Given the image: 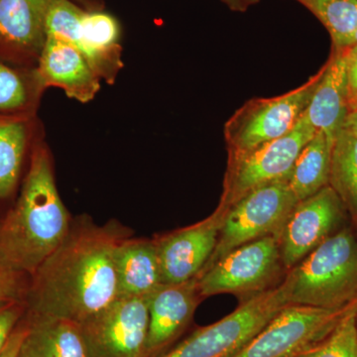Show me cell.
Segmentation results:
<instances>
[{
  "instance_id": "5b68a950",
  "label": "cell",
  "mask_w": 357,
  "mask_h": 357,
  "mask_svg": "<svg viewBox=\"0 0 357 357\" xmlns=\"http://www.w3.org/2000/svg\"><path fill=\"white\" fill-rule=\"evenodd\" d=\"M303 114L295 128L278 139L241 152H227L218 208H227L263 185L289 180L301 150L316 135Z\"/></svg>"
},
{
  "instance_id": "4fadbf2b",
  "label": "cell",
  "mask_w": 357,
  "mask_h": 357,
  "mask_svg": "<svg viewBox=\"0 0 357 357\" xmlns=\"http://www.w3.org/2000/svg\"><path fill=\"white\" fill-rule=\"evenodd\" d=\"M198 278L162 285L148 297L146 357H156L171 345L191 323L199 302Z\"/></svg>"
},
{
  "instance_id": "277c9868",
  "label": "cell",
  "mask_w": 357,
  "mask_h": 357,
  "mask_svg": "<svg viewBox=\"0 0 357 357\" xmlns=\"http://www.w3.org/2000/svg\"><path fill=\"white\" fill-rule=\"evenodd\" d=\"M287 306L279 284L241 301L225 318L197 328L180 344L156 357H232Z\"/></svg>"
},
{
  "instance_id": "4dcf8cb0",
  "label": "cell",
  "mask_w": 357,
  "mask_h": 357,
  "mask_svg": "<svg viewBox=\"0 0 357 357\" xmlns=\"http://www.w3.org/2000/svg\"><path fill=\"white\" fill-rule=\"evenodd\" d=\"M342 130L357 137V110H356V112H349L347 119H345Z\"/></svg>"
},
{
  "instance_id": "e575fe53",
  "label": "cell",
  "mask_w": 357,
  "mask_h": 357,
  "mask_svg": "<svg viewBox=\"0 0 357 357\" xmlns=\"http://www.w3.org/2000/svg\"><path fill=\"white\" fill-rule=\"evenodd\" d=\"M298 357H299V356H298Z\"/></svg>"
},
{
  "instance_id": "836d02e7",
  "label": "cell",
  "mask_w": 357,
  "mask_h": 357,
  "mask_svg": "<svg viewBox=\"0 0 357 357\" xmlns=\"http://www.w3.org/2000/svg\"><path fill=\"white\" fill-rule=\"evenodd\" d=\"M356 229H357V227H356Z\"/></svg>"
},
{
  "instance_id": "7402d4cb",
  "label": "cell",
  "mask_w": 357,
  "mask_h": 357,
  "mask_svg": "<svg viewBox=\"0 0 357 357\" xmlns=\"http://www.w3.org/2000/svg\"><path fill=\"white\" fill-rule=\"evenodd\" d=\"M27 129L22 121H0V199L13 191L24 158Z\"/></svg>"
},
{
  "instance_id": "83f0119b",
  "label": "cell",
  "mask_w": 357,
  "mask_h": 357,
  "mask_svg": "<svg viewBox=\"0 0 357 357\" xmlns=\"http://www.w3.org/2000/svg\"><path fill=\"white\" fill-rule=\"evenodd\" d=\"M347 59V107L349 112L357 110V44L345 47Z\"/></svg>"
},
{
  "instance_id": "ffe728a7",
  "label": "cell",
  "mask_w": 357,
  "mask_h": 357,
  "mask_svg": "<svg viewBox=\"0 0 357 357\" xmlns=\"http://www.w3.org/2000/svg\"><path fill=\"white\" fill-rule=\"evenodd\" d=\"M330 185L357 227V137L344 130L333 141Z\"/></svg>"
},
{
  "instance_id": "3957f363",
  "label": "cell",
  "mask_w": 357,
  "mask_h": 357,
  "mask_svg": "<svg viewBox=\"0 0 357 357\" xmlns=\"http://www.w3.org/2000/svg\"><path fill=\"white\" fill-rule=\"evenodd\" d=\"M288 305L338 309L357 302V234L340 230L286 272Z\"/></svg>"
},
{
  "instance_id": "9a60e30c",
  "label": "cell",
  "mask_w": 357,
  "mask_h": 357,
  "mask_svg": "<svg viewBox=\"0 0 357 357\" xmlns=\"http://www.w3.org/2000/svg\"><path fill=\"white\" fill-rule=\"evenodd\" d=\"M325 72L304 112L317 132L335 140L349 115L345 48H332Z\"/></svg>"
},
{
  "instance_id": "484cf974",
  "label": "cell",
  "mask_w": 357,
  "mask_h": 357,
  "mask_svg": "<svg viewBox=\"0 0 357 357\" xmlns=\"http://www.w3.org/2000/svg\"><path fill=\"white\" fill-rule=\"evenodd\" d=\"M25 302L1 301L0 302V352L6 347L16 326L24 317Z\"/></svg>"
},
{
  "instance_id": "8fae6325",
  "label": "cell",
  "mask_w": 357,
  "mask_h": 357,
  "mask_svg": "<svg viewBox=\"0 0 357 357\" xmlns=\"http://www.w3.org/2000/svg\"><path fill=\"white\" fill-rule=\"evenodd\" d=\"M148 298L119 297L82 326L89 357H146Z\"/></svg>"
},
{
  "instance_id": "ba28073f",
  "label": "cell",
  "mask_w": 357,
  "mask_h": 357,
  "mask_svg": "<svg viewBox=\"0 0 357 357\" xmlns=\"http://www.w3.org/2000/svg\"><path fill=\"white\" fill-rule=\"evenodd\" d=\"M298 203L285 180L258 188L229 208H222L225 213L218 244L204 270L243 244L266 236L279 238Z\"/></svg>"
},
{
  "instance_id": "d6a6232c",
  "label": "cell",
  "mask_w": 357,
  "mask_h": 357,
  "mask_svg": "<svg viewBox=\"0 0 357 357\" xmlns=\"http://www.w3.org/2000/svg\"><path fill=\"white\" fill-rule=\"evenodd\" d=\"M77 1L82 2V3H84V2L86 1V0H77Z\"/></svg>"
},
{
  "instance_id": "cb8c5ba5",
  "label": "cell",
  "mask_w": 357,
  "mask_h": 357,
  "mask_svg": "<svg viewBox=\"0 0 357 357\" xmlns=\"http://www.w3.org/2000/svg\"><path fill=\"white\" fill-rule=\"evenodd\" d=\"M84 11L70 0H55L46 20L47 37L67 42L77 49L82 38Z\"/></svg>"
},
{
  "instance_id": "9c48e42d",
  "label": "cell",
  "mask_w": 357,
  "mask_h": 357,
  "mask_svg": "<svg viewBox=\"0 0 357 357\" xmlns=\"http://www.w3.org/2000/svg\"><path fill=\"white\" fill-rule=\"evenodd\" d=\"M354 304L338 309L289 305L232 357H298L332 332Z\"/></svg>"
},
{
  "instance_id": "f546056e",
  "label": "cell",
  "mask_w": 357,
  "mask_h": 357,
  "mask_svg": "<svg viewBox=\"0 0 357 357\" xmlns=\"http://www.w3.org/2000/svg\"><path fill=\"white\" fill-rule=\"evenodd\" d=\"M261 0H222L223 4H225L230 10L234 13H244L248 10L250 7L259 3Z\"/></svg>"
},
{
  "instance_id": "1f68e13d",
  "label": "cell",
  "mask_w": 357,
  "mask_h": 357,
  "mask_svg": "<svg viewBox=\"0 0 357 357\" xmlns=\"http://www.w3.org/2000/svg\"><path fill=\"white\" fill-rule=\"evenodd\" d=\"M354 44H357V30L356 32L354 33V37H352L351 45H349V46H351V45Z\"/></svg>"
},
{
  "instance_id": "30bf717a",
  "label": "cell",
  "mask_w": 357,
  "mask_h": 357,
  "mask_svg": "<svg viewBox=\"0 0 357 357\" xmlns=\"http://www.w3.org/2000/svg\"><path fill=\"white\" fill-rule=\"evenodd\" d=\"M351 220L344 204L331 185L299 202L279 236L286 272L304 259Z\"/></svg>"
},
{
  "instance_id": "e0dca14e",
  "label": "cell",
  "mask_w": 357,
  "mask_h": 357,
  "mask_svg": "<svg viewBox=\"0 0 357 357\" xmlns=\"http://www.w3.org/2000/svg\"><path fill=\"white\" fill-rule=\"evenodd\" d=\"M26 332L17 357H89L79 324L24 314Z\"/></svg>"
},
{
  "instance_id": "2e32d148",
  "label": "cell",
  "mask_w": 357,
  "mask_h": 357,
  "mask_svg": "<svg viewBox=\"0 0 357 357\" xmlns=\"http://www.w3.org/2000/svg\"><path fill=\"white\" fill-rule=\"evenodd\" d=\"M55 0H0V46L17 53H41L46 20Z\"/></svg>"
},
{
  "instance_id": "6da1fadb",
  "label": "cell",
  "mask_w": 357,
  "mask_h": 357,
  "mask_svg": "<svg viewBox=\"0 0 357 357\" xmlns=\"http://www.w3.org/2000/svg\"><path fill=\"white\" fill-rule=\"evenodd\" d=\"M126 237L117 223H72L60 246L29 276L26 314L83 325L119 298L115 255Z\"/></svg>"
},
{
  "instance_id": "8992f818",
  "label": "cell",
  "mask_w": 357,
  "mask_h": 357,
  "mask_svg": "<svg viewBox=\"0 0 357 357\" xmlns=\"http://www.w3.org/2000/svg\"><path fill=\"white\" fill-rule=\"evenodd\" d=\"M277 236H266L239 246L204 270L198 277L202 299L234 294L248 300L276 287L285 276Z\"/></svg>"
},
{
  "instance_id": "44dd1931",
  "label": "cell",
  "mask_w": 357,
  "mask_h": 357,
  "mask_svg": "<svg viewBox=\"0 0 357 357\" xmlns=\"http://www.w3.org/2000/svg\"><path fill=\"white\" fill-rule=\"evenodd\" d=\"M306 7L324 25L333 48L351 45L357 30V0H295Z\"/></svg>"
},
{
  "instance_id": "7a4b0ae2",
  "label": "cell",
  "mask_w": 357,
  "mask_h": 357,
  "mask_svg": "<svg viewBox=\"0 0 357 357\" xmlns=\"http://www.w3.org/2000/svg\"><path fill=\"white\" fill-rule=\"evenodd\" d=\"M70 225L48 152L35 147L17 203L0 222V267L31 276L63 243Z\"/></svg>"
},
{
  "instance_id": "ac0fdd59",
  "label": "cell",
  "mask_w": 357,
  "mask_h": 357,
  "mask_svg": "<svg viewBox=\"0 0 357 357\" xmlns=\"http://www.w3.org/2000/svg\"><path fill=\"white\" fill-rule=\"evenodd\" d=\"M119 297H149L163 285L154 239L126 238L115 255Z\"/></svg>"
},
{
  "instance_id": "7c38bea8",
  "label": "cell",
  "mask_w": 357,
  "mask_h": 357,
  "mask_svg": "<svg viewBox=\"0 0 357 357\" xmlns=\"http://www.w3.org/2000/svg\"><path fill=\"white\" fill-rule=\"evenodd\" d=\"M223 213L217 208L201 222L154 238L163 285L198 278L217 246Z\"/></svg>"
},
{
  "instance_id": "5bb4252c",
  "label": "cell",
  "mask_w": 357,
  "mask_h": 357,
  "mask_svg": "<svg viewBox=\"0 0 357 357\" xmlns=\"http://www.w3.org/2000/svg\"><path fill=\"white\" fill-rule=\"evenodd\" d=\"M98 75L73 45L47 37L40 54L37 77L45 86H58L70 98L88 102L100 89Z\"/></svg>"
},
{
  "instance_id": "52a82bcc",
  "label": "cell",
  "mask_w": 357,
  "mask_h": 357,
  "mask_svg": "<svg viewBox=\"0 0 357 357\" xmlns=\"http://www.w3.org/2000/svg\"><path fill=\"white\" fill-rule=\"evenodd\" d=\"M325 72V66L299 88L274 98L248 100L225 122L227 152H241L283 137L306 110Z\"/></svg>"
},
{
  "instance_id": "4316f807",
  "label": "cell",
  "mask_w": 357,
  "mask_h": 357,
  "mask_svg": "<svg viewBox=\"0 0 357 357\" xmlns=\"http://www.w3.org/2000/svg\"><path fill=\"white\" fill-rule=\"evenodd\" d=\"M27 275L16 273L0 267V302L1 301H23L27 293Z\"/></svg>"
},
{
  "instance_id": "d4e9b609",
  "label": "cell",
  "mask_w": 357,
  "mask_h": 357,
  "mask_svg": "<svg viewBox=\"0 0 357 357\" xmlns=\"http://www.w3.org/2000/svg\"><path fill=\"white\" fill-rule=\"evenodd\" d=\"M27 100L25 84L21 77L0 64V110L20 109Z\"/></svg>"
},
{
  "instance_id": "f1b7e54d",
  "label": "cell",
  "mask_w": 357,
  "mask_h": 357,
  "mask_svg": "<svg viewBox=\"0 0 357 357\" xmlns=\"http://www.w3.org/2000/svg\"><path fill=\"white\" fill-rule=\"evenodd\" d=\"M25 332L26 323L24 321V317H23L20 323L18 324L15 330H14L13 335L9 337L6 347H4V349H2L1 352H0V357H17L21 342H22Z\"/></svg>"
},
{
  "instance_id": "d6986e66",
  "label": "cell",
  "mask_w": 357,
  "mask_h": 357,
  "mask_svg": "<svg viewBox=\"0 0 357 357\" xmlns=\"http://www.w3.org/2000/svg\"><path fill=\"white\" fill-rule=\"evenodd\" d=\"M333 139L317 132L301 150L288 183L298 201L310 198L330 185Z\"/></svg>"
},
{
  "instance_id": "603a6c76",
  "label": "cell",
  "mask_w": 357,
  "mask_h": 357,
  "mask_svg": "<svg viewBox=\"0 0 357 357\" xmlns=\"http://www.w3.org/2000/svg\"><path fill=\"white\" fill-rule=\"evenodd\" d=\"M299 357H357V303L332 332Z\"/></svg>"
}]
</instances>
